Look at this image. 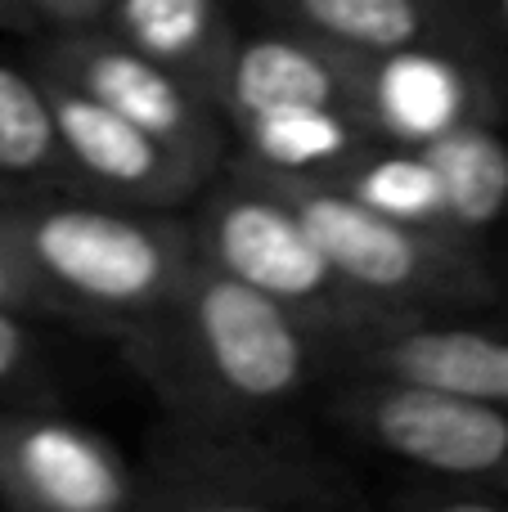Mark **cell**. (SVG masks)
Here are the masks:
<instances>
[{
    "instance_id": "cell-10",
    "label": "cell",
    "mask_w": 508,
    "mask_h": 512,
    "mask_svg": "<svg viewBox=\"0 0 508 512\" xmlns=\"http://www.w3.org/2000/svg\"><path fill=\"white\" fill-rule=\"evenodd\" d=\"M216 104L230 126L284 108H347L369 117V59L302 27L234 36L216 81Z\"/></svg>"
},
{
    "instance_id": "cell-14",
    "label": "cell",
    "mask_w": 508,
    "mask_h": 512,
    "mask_svg": "<svg viewBox=\"0 0 508 512\" xmlns=\"http://www.w3.org/2000/svg\"><path fill=\"white\" fill-rule=\"evenodd\" d=\"M104 14L117 36H126L216 99V81L234 45L225 0H117Z\"/></svg>"
},
{
    "instance_id": "cell-17",
    "label": "cell",
    "mask_w": 508,
    "mask_h": 512,
    "mask_svg": "<svg viewBox=\"0 0 508 512\" xmlns=\"http://www.w3.org/2000/svg\"><path fill=\"white\" fill-rule=\"evenodd\" d=\"M329 185L356 194L360 203L378 207V212L396 216L410 225H428V230H446V207H441V185L432 162L423 158L419 144H378L360 162H351L342 176ZM455 234V230H450Z\"/></svg>"
},
{
    "instance_id": "cell-13",
    "label": "cell",
    "mask_w": 508,
    "mask_h": 512,
    "mask_svg": "<svg viewBox=\"0 0 508 512\" xmlns=\"http://www.w3.org/2000/svg\"><path fill=\"white\" fill-rule=\"evenodd\" d=\"M234 135L243 140V158L288 176L333 180L387 144L378 126L347 108H284L234 122Z\"/></svg>"
},
{
    "instance_id": "cell-15",
    "label": "cell",
    "mask_w": 508,
    "mask_h": 512,
    "mask_svg": "<svg viewBox=\"0 0 508 512\" xmlns=\"http://www.w3.org/2000/svg\"><path fill=\"white\" fill-rule=\"evenodd\" d=\"M419 149L437 171L446 230L477 239L508 212V144L486 117L450 126Z\"/></svg>"
},
{
    "instance_id": "cell-20",
    "label": "cell",
    "mask_w": 508,
    "mask_h": 512,
    "mask_svg": "<svg viewBox=\"0 0 508 512\" xmlns=\"http://www.w3.org/2000/svg\"><path fill=\"white\" fill-rule=\"evenodd\" d=\"M27 364H32V328H27V315L0 310V387L23 378Z\"/></svg>"
},
{
    "instance_id": "cell-5",
    "label": "cell",
    "mask_w": 508,
    "mask_h": 512,
    "mask_svg": "<svg viewBox=\"0 0 508 512\" xmlns=\"http://www.w3.org/2000/svg\"><path fill=\"white\" fill-rule=\"evenodd\" d=\"M338 418L437 481L423 508L508 512V405L360 373L338 396Z\"/></svg>"
},
{
    "instance_id": "cell-18",
    "label": "cell",
    "mask_w": 508,
    "mask_h": 512,
    "mask_svg": "<svg viewBox=\"0 0 508 512\" xmlns=\"http://www.w3.org/2000/svg\"><path fill=\"white\" fill-rule=\"evenodd\" d=\"M68 171L41 77L0 63V180H54Z\"/></svg>"
},
{
    "instance_id": "cell-21",
    "label": "cell",
    "mask_w": 508,
    "mask_h": 512,
    "mask_svg": "<svg viewBox=\"0 0 508 512\" xmlns=\"http://www.w3.org/2000/svg\"><path fill=\"white\" fill-rule=\"evenodd\" d=\"M27 9H32L36 18H59V23H68V27H81L104 14L99 0H27Z\"/></svg>"
},
{
    "instance_id": "cell-24",
    "label": "cell",
    "mask_w": 508,
    "mask_h": 512,
    "mask_svg": "<svg viewBox=\"0 0 508 512\" xmlns=\"http://www.w3.org/2000/svg\"><path fill=\"white\" fill-rule=\"evenodd\" d=\"M504 14H508V0H504Z\"/></svg>"
},
{
    "instance_id": "cell-7",
    "label": "cell",
    "mask_w": 508,
    "mask_h": 512,
    "mask_svg": "<svg viewBox=\"0 0 508 512\" xmlns=\"http://www.w3.org/2000/svg\"><path fill=\"white\" fill-rule=\"evenodd\" d=\"M41 72L68 86L86 90L90 99L108 104L113 113L131 117L135 126L153 131L158 140L176 144L194 162L221 171L225 167V113L203 86L180 77L176 68L158 63L131 45L126 36L108 32H77L59 36L41 54Z\"/></svg>"
},
{
    "instance_id": "cell-25",
    "label": "cell",
    "mask_w": 508,
    "mask_h": 512,
    "mask_svg": "<svg viewBox=\"0 0 508 512\" xmlns=\"http://www.w3.org/2000/svg\"><path fill=\"white\" fill-rule=\"evenodd\" d=\"M23 5H27V0H23Z\"/></svg>"
},
{
    "instance_id": "cell-4",
    "label": "cell",
    "mask_w": 508,
    "mask_h": 512,
    "mask_svg": "<svg viewBox=\"0 0 508 512\" xmlns=\"http://www.w3.org/2000/svg\"><path fill=\"white\" fill-rule=\"evenodd\" d=\"M198 261L252 283L257 292L275 297L293 315H302L320 337L356 346L383 328L410 324L356 292L324 248L311 239L302 216L266 185L243 162H234L221 185H207L203 212L194 221Z\"/></svg>"
},
{
    "instance_id": "cell-1",
    "label": "cell",
    "mask_w": 508,
    "mask_h": 512,
    "mask_svg": "<svg viewBox=\"0 0 508 512\" xmlns=\"http://www.w3.org/2000/svg\"><path fill=\"white\" fill-rule=\"evenodd\" d=\"M140 324L144 373L176 400L185 423L248 427L302 396L315 373L320 333L207 261H194L176 297Z\"/></svg>"
},
{
    "instance_id": "cell-2",
    "label": "cell",
    "mask_w": 508,
    "mask_h": 512,
    "mask_svg": "<svg viewBox=\"0 0 508 512\" xmlns=\"http://www.w3.org/2000/svg\"><path fill=\"white\" fill-rule=\"evenodd\" d=\"M0 230L63 315L140 319L158 315L198 261L194 234L167 216L95 203H14Z\"/></svg>"
},
{
    "instance_id": "cell-9",
    "label": "cell",
    "mask_w": 508,
    "mask_h": 512,
    "mask_svg": "<svg viewBox=\"0 0 508 512\" xmlns=\"http://www.w3.org/2000/svg\"><path fill=\"white\" fill-rule=\"evenodd\" d=\"M41 81H45V95H50L54 126H59V144L72 176L149 207L185 203V198L203 194L221 176V171L194 162L189 153H180L176 144L135 126L131 117L90 99L86 90L68 86L59 77H45V72Z\"/></svg>"
},
{
    "instance_id": "cell-3",
    "label": "cell",
    "mask_w": 508,
    "mask_h": 512,
    "mask_svg": "<svg viewBox=\"0 0 508 512\" xmlns=\"http://www.w3.org/2000/svg\"><path fill=\"white\" fill-rule=\"evenodd\" d=\"M239 162L302 216L333 270L369 301L392 310L396 319H428L441 310L495 301V274L486 270L473 239L464 234L396 221L329 180L288 176V171L257 167L248 158Z\"/></svg>"
},
{
    "instance_id": "cell-11",
    "label": "cell",
    "mask_w": 508,
    "mask_h": 512,
    "mask_svg": "<svg viewBox=\"0 0 508 512\" xmlns=\"http://www.w3.org/2000/svg\"><path fill=\"white\" fill-rule=\"evenodd\" d=\"M351 364L369 378L508 405V333L500 328L410 319V324L383 328V333L356 342Z\"/></svg>"
},
{
    "instance_id": "cell-19",
    "label": "cell",
    "mask_w": 508,
    "mask_h": 512,
    "mask_svg": "<svg viewBox=\"0 0 508 512\" xmlns=\"http://www.w3.org/2000/svg\"><path fill=\"white\" fill-rule=\"evenodd\" d=\"M0 310H18V315H63L59 301L50 297L32 265L18 256V248L0 230Z\"/></svg>"
},
{
    "instance_id": "cell-12",
    "label": "cell",
    "mask_w": 508,
    "mask_h": 512,
    "mask_svg": "<svg viewBox=\"0 0 508 512\" xmlns=\"http://www.w3.org/2000/svg\"><path fill=\"white\" fill-rule=\"evenodd\" d=\"M482 81L446 45H410L369 59V117L387 144H428L432 135L482 117Z\"/></svg>"
},
{
    "instance_id": "cell-23",
    "label": "cell",
    "mask_w": 508,
    "mask_h": 512,
    "mask_svg": "<svg viewBox=\"0 0 508 512\" xmlns=\"http://www.w3.org/2000/svg\"><path fill=\"white\" fill-rule=\"evenodd\" d=\"M108 5H117V0H99V9H108Z\"/></svg>"
},
{
    "instance_id": "cell-6",
    "label": "cell",
    "mask_w": 508,
    "mask_h": 512,
    "mask_svg": "<svg viewBox=\"0 0 508 512\" xmlns=\"http://www.w3.org/2000/svg\"><path fill=\"white\" fill-rule=\"evenodd\" d=\"M351 490L342 472L293 441H266L248 427L185 423L158 432L149 472L135 477V504L185 512L338 508Z\"/></svg>"
},
{
    "instance_id": "cell-8",
    "label": "cell",
    "mask_w": 508,
    "mask_h": 512,
    "mask_svg": "<svg viewBox=\"0 0 508 512\" xmlns=\"http://www.w3.org/2000/svg\"><path fill=\"white\" fill-rule=\"evenodd\" d=\"M0 504L23 512H122L135 504V472L90 427L0 409Z\"/></svg>"
},
{
    "instance_id": "cell-16",
    "label": "cell",
    "mask_w": 508,
    "mask_h": 512,
    "mask_svg": "<svg viewBox=\"0 0 508 512\" xmlns=\"http://www.w3.org/2000/svg\"><path fill=\"white\" fill-rule=\"evenodd\" d=\"M275 5L293 27L365 59L410 45H437L446 32L437 0H275Z\"/></svg>"
},
{
    "instance_id": "cell-22",
    "label": "cell",
    "mask_w": 508,
    "mask_h": 512,
    "mask_svg": "<svg viewBox=\"0 0 508 512\" xmlns=\"http://www.w3.org/2000/svg\"><path fill=\"white\" fill-rule=\"evenodd\" d=\"M27 18H36V14L23 0H0V23H27Z\"/></svg>"
}]
</instances>
